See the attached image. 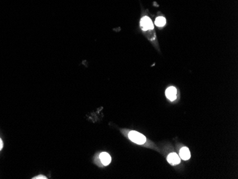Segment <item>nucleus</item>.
<instances>
[{"instance_id":"1","label":"nucleus","mask_w":238,"mask_h":179,"mask_svg":"<svg viewBox=\"0 0 238 179\" xmlns=\"http://www.w3.org/2000/svg\"><path fill=\"white\" fill-rule=\"evenodd\" d=\"M128 138L133 142L139 145L144 144L146 141V138L143 134H140L139 132H137L135 131H132L129 132Z\"/></svg>"},{"instance_id":"2","label":"nucleus","mask_w":238,"mask_h":179,"mask_svg":"<svg viewBox=\"0 0 238 179\" xmlns=\"http://www.w3.org/2000/svg\"><path fill=\"white\" fill-rule=\"evenodd\" d=\"M141 26L143 30H150L153 29V24L148 17H143L141 20Z\"/></svg>"},{"instance_id":"3","label":"nucleus","mask_w":238,"mask_h":179,"mask_svg":"<svg viewBox=\"0 0 238 179\" xmlns=\"http://www.w3.org/2000/svg\"><path fill=\"white\" fill-rule=\"evenodd\" d=\"M165 95L170 101L173 102L176 99L177 89L174 87H170L165 91Z\"/></svg>"},{"instance_id":"4","label":"nucleus","mask_w":238,"mask_h":179,"mask_svg":"<svg viewBox=\"0 0 238 179\" xmlns=\"http://www.w3.org/2000/svg\"><path fill=\"white\" fill-rule=\"evenodd\" d=\"M168 161L172 165H177L178 163H180V157L178 156V155H177V154L172 153V154H170L168 156Z\"/></svg>"},{"instance_id":"5","label":"nucleus","mask_w":238,"mask_h":179,"mask_svg":"<svg viewBox=\"0 0 238 179\" xmlns=\"http://www.w3.org/2000/svg\"><path fill=\"white\" fill-rule=\"evenodd\" d=\"M99 158H100L101 161V163L104 166L108 165L111 161V157L108 153H106V152L101 153L99 155Z\"/></svg>"},{"instance_id":"6","label":"nucleus","mask_w":238,"mask_h":179,"mask_svg":"<svg viewBox=\"0 0 238 179\" xmlns=\"http://www.w3.org/2000/svg\"><path fill=\"white\" fill-rule=\"evenodd\" d=\"M180 156L183 160L187 161L190 158V152L186 147H183L180 150Z\"/></svg>"},{"instance_id":"7","label":"nucleus","mask_w":238,"mask_h":179,"mask_svg":"<svg viewBox=\"0 0 238 179\" xmlns=\"http://www.w3.org/2000/svg\"><path fill=\"white\" fill-rule=\"evenodd\" d=\"M165 23H166V20H165V19L164 17H158V18H156V22H155V24H156V26H158V27H163V26H165Z\"/></svg>"},{"instance_id":"8","label":"nucleus","mask_w":238,"mask_h":179,"mask_svg":"<svg viewBox=\"0 0 238 179\" xmlns=\"http://www.w3.org/2000/svg\"><path fill=\"white\" fill-rule=\"evenodd\" d=\"M33 178H35V179H46L47 178L46 177V176H42V175H40V176H36V177Z\"/></svg>"},{"instance_id":"9","label":"nucleus","mask_w":238,"mask_h":179,"mask_svg":"<svg viewBox=\"0 0 238 179\" xmlns=\"http://www.w3.org/2000/svg\"><path fill=\"white\" fill-rule=\"evenodd\" d=\"M2 147H3V143H2V139H0V151H1V150H2Z\"/></svg>"}]
</instances>
